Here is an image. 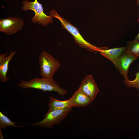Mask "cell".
I'll list each match as a JSON object with an SVG mask.
<instances>
[{
  "mask_svg": "<svg viewBox=\"0 0 139 139\" xmlns=\"http://www.w3.org/2000/svg\"><path fill=\"white\" fill-rule=\"evenodd\" d=\"M17 123L12 121L8 117L0 112V128L5 129L8 127H22L24 126V125H15V124Z\"/></svg>",
  "mask_w": 139,
  "mask_h": 139,
  "instance_id": "13",
  "label": "cell"
},
{
  "mask_svg": "<svg viewBox=\"0 0 139 139\" xmlns=\"http://www.w3.org/2000/svg\"><path fill=\"white\" fill-rule=\"evenodd\" d=\"M72 108L48 110L45 113L44 118L41 120L36 123L28 125L49 129L56 125L60 124L72 111Z\"/></svg>",
  "mask_w": 139,
  "mask_h": 139,
  "instance_id": "3",
  "label": "cell"
},
{
  "mask_svg": "<svg viewBox=\"0 0 139 139\" xmlns=\"http://www.w3.org/2000/svg\"><path fill=\"white\" fill-rule=\"evenodd\" d=\"M126 52L139 58V41L134 39L127 42Z\"/></svg>",
  "mask_w": 139,
  "mask_h": 139,
  "instance_id": "14",
  "label": "cell"
},
{
  "mask_svg": "<svg viewBox=\"0 0 139 139\" xmlns=\"http://www.w3.org/2000/svg\"><path fill=\"white\" fill-rule=\"evenodd\" d=\"M12 52V51H11ZM10 51L8 52L6 54H1L0 55V62L2 61L3 60L5 57L8 55V54L11 53Z\"/></svg>",
  "mask_w": 139,
  "mask_h": 139,
  "instance_id": "16",
  "label": "cell"
},
{
  "mask_svg": "<svg viewBox=\"0 0 139 139\" xmlns=\"http://www.w3.org/2000/svg\"><path fill=\"white\" fill-rule=\"evenodd\" d=\"M16 53L15 51L11 52L2 61L0 62V81L6 82L9 80L7 76L9 64Z\"/></svg>",
  "mask_w": 139,
  "mask_h": 139,
  "instance_id": "11",
  "label": "cell"
},
{
  "mask_svg": "<svg viewBox=\"0 0 139 139\" xmlns=\"http://www.w3.org/2000/svg\"><path fill=\"white\" fill-rule=\"evenodd\" d=\"M18 86L22 89L33 88L44 91H54L64 96L67 93V91L61 87L53 78L35 77L28 81L21 80Z\"/></svg>",
  "mask_w": 139,
  "mask_h": 139,
  "instance_id": "1",
  "label": "cell"
},
{
  "mask_svg": "<svg viewBox=\"0 0 139 139\" xmlns=\"http://www.w3.org/2000/svg\"><path fill=\"white\" fill-rule=\"evenodd\" d=\"M137 58L131 54L126 52L118 59L115 66L123 75L124 79H128L129 68L132 63Z\"/></svg>",
  "mask_w": 139,
  "mask_h": 139,
  "instance_id": "8",
  "label": "cell"
},
{
  "mask_svg": "<svg viewBox=\"0 0 139 139\" xmlns=\"http://www.w3.org/2000/svg\"><path fill=\"white\" fill-rule=\"evenodd\" d=\"M68 99L72 108L86 107L93 101L90 98L79 89Z\"/></svg>",
  "mask_w": 139,
  "mask_h": 139,
  "instance_id": "9",
  "label": "cell"
},
{
  "mask_svg": "<svg viewBox=\"0 0 139 139\" xmlns=\"http://www.w3.org/2000/svg\"><path fill=\"white\" fill-rule=\"evenodd\" d=\"M48 107V110H49L72 108L68 99L62 101L57 99L51 96L49 97Z\"/></svg>",
  "mask_w": 139,
  "mask_h": 139,
  "instance_id": "12",
  "label": "cell"
},
{
  "mask_svg": "<svg viewBox=\"0 0 139 139\" xmlns=\"http://www.w3.org/2000/svg\"><path fill=\"white\" fill-rule=\"evenodd\" d=\"M136 3L137 5H139V0H137Z\"/></svg>",
  "mask_w": 139,
  "mask_h": 139,
  "instance_id": "18",
  "label": "cell"
},
{
  "mask_svg": "<svg viewBox=\"0 0 139 139\" xmlns=\"http://www.w3.org/2000/svg\"><path fill=\"white\" fill-rule=\"evenodd\" d=\"M134 39L139 41V33L135 37Z\"/></svg>",
  "mask_w": 139,
  "mask_h": 139,
  "instance_id": "17",
  "label": "cell"
},
{
  "mask_svg": "<svg viewBox=\"0 0 139 139\" xmlns=\"http://www.w3.org/2000/svg\"><path fill=\"white\" fill-rule=\"evenodd\" d=\"M49 13L50 15L53 18H57L60 21L63 28L66 29L72 35L75 42L80 46L95 53L100 52L102 49L105 48V47H97L85 40L77 28L68 21L61 17L55 10H51Z\"/></svg>",
  "mask_w": 139,
  "mask_h": 139,
  "instance_id": "2",
  "label": "cell"
},
{
  "mask_svg": "<svg viewBox=\"0 0 139 139\" xmlns=\"http://www.w3.org/2000/svg\"><path fill=\"white\" fill-rule=\"evenodd\" d=\"M79 89L93 101L99 90L94 80L90 75L86 76L81 83Z\"/></svg>",
  "mask_w": 139,
  "mask_h": 139,
  "instance_id": "7",
  "label": "cell"
},
{
  "mask_svg": "<svg viewBox=\"0 0 139 139\" xmlns=\"http://www.w3.org/2000/svg\"><path fill=\"white\" fill-rule=\"evenodd\" d=\"M23 20L16 17H9L0 20V31L11 35L21 31L24 25Z\"/></svg>",
  "mask_w": 139,
  "mask_h": 139,
  "instance_id": "6",
  "label": "cell"
},
{
  "mask_svg": "<svg viewBox=\"0 0 139 139\" xmlns=\"http://www.w3.org/2000/svg\"><path fill=\"white\" fill-rule=\"evenodd\" d=\"M139 68V65H138ZM135 78L133 80L131 81L128 79H124V82L126 86L129 88H135L139 90V71L135 74Z\"/></svg>",
  "mask_w": 139,
  "mask_h": 139,
  "instance_id": "15",
  "label": "cell"
},
{
  "mask_svg": "<svg viewBox=\"0 0 139 139\" xmlns=\"http://www.w3.org/2000/svg\"><path fill=\"white\" fill-rule=\"evenodd\" d=\"M39 59L41 76L53 78L54 74L61 66L59 61L45 50L40 54Z\"/></svg>",
  "mask_w": 139,
  "mask_h": 139,
  "instance_id": "4",
  "label": "cell"
},
{
  "mask_svg": "<svg viewBox=\"0 0 139 139\" xmlns=\"http://www.w3.org/2000/svg\"><path fill=\"white\" fill-rule=\"evenodd\" d=\"M22 3L23 5L21 8L22 10L25 11L30 10L34 12L35 15L31 19L33 23H37L39 25L45 26L49 23H53V18L44 13L42 5L38 2V0H35L33 2L25 0L22 1Z\"/></svg>",
  "mask_w": 139,
  "mask_h": 139,
  "instance_id": "5",
  "label": "cell"
},
{
  "mask_svg": "<svg viewBox=\"0 0 139 139\" xmlns=\"http://www.w3.org/2000/svg\"><path fill=\"white\" fill-rule=\"evenodd\" d=\"M126 46L108 49L107 48L101 50L100 54L110 60L115 66L118 58L126 52Z\"/></svg>",
  "mask_w": 139,
  "mask_h": 139,
  "instance_id": "10",
  "label": "cell"
}]
</instances>
